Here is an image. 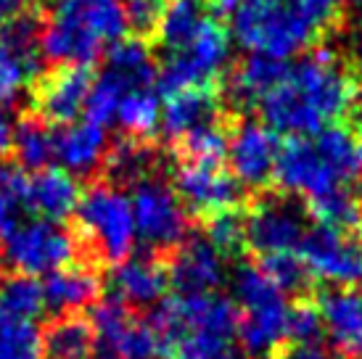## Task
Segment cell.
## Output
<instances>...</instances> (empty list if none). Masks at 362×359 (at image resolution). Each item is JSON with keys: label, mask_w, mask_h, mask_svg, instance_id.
<instances>
[{"label": "cell", "mask_w": 362, "mask_h": 359, "mask_svg": "<svg viewBox=\"0 0 362 359\" xmlns=\"http://www.w3.org/2000/svg\"><path fill=\"white\" fill-rule=\"evenodd\" d=\"M352 98L349 66L331 50H315L296 64H286L257 106L275 132L315 135L341 119L352 109Z\"/></svg>", "instance_id": "obj_1"}, {"label": "cell", "mask_w": 362, "mask_h": 359, "mask_svg": "<svg viewBox=\"0 0 362 359\" xmlns=\"http://www.w3.org/2000/svg\"><path fill=\"white\" fill-rule=\"evenodd\" d=\"M346 0H243L233 32L243 50L286 61L341 21Z\"/></svg>", "instance_id": "obj_2"}, {"label": "cell", "mask_w": 362, "mask_h": 359, "mask_svg": "<svg viewBox=\"0 0 362 359\" xmlns=\"http://www.w3.org/2000/svg\"><path fill=\"white\" fill-rule=\"evenodd\" d=\"M272 177L286 193L307 201L349 188L362 177V143L339 124L315 135H293L278 153Z\"/></svg>", "instance_id": "obj_3"}, {"label": "cell", "mask_w": 362, "mask_h": 359, "mask_svg": "<svg viewBox=\"0 0 362 359\" xmlns=\"http://www.w3.org/2000/svg\"><path fill=\"white\" fill-rule=\"evenodd\" d=\"M161 354L170 359H220L235 339L238 312L220 293H177L153 314Z\"/></svg>", "instance_id": "obj_4"}, {"label": "cell", "mask_w": 362, "mask_h": 359, "mask_svg": "<svg viewBox=\"0 0 362 359\" xmlns=\"http://www.w3.org/2000/svg\"><path fill=\"white\" fill-rule=\"evenodd\" d=\"M124 32L122 0H56L40 30V53L56 66H88Z\"/></svg>", "instance_id": "obj_5"}, {"label": "cell", "mask_w": 362, "mask_h": 359, "mask_svg": "<svg viewBox=\"0 0 362 359\" xmlns=\"http://www.w3.org/2000/svg\"><path fill=\"white\" fill-rule=\"evenodd\" d=\"M238 325L235 336L252 357H267L288 339V299L286 290L262 267L243 264L233 278Z\"/></svg>", "instance_id": "obj_6"}, {"label": "cell", "mask_w": 362, "mask_h": 359, "mask_svg": "<svg viewBox=\"0 0 362 359\" xmlns=\"http://www.w3.org/2000/svg\"><path fill=\"white\" fill-rule=\"evenodd\" d=\"M230 61V37L217 19H206L177 45L161 50L159 85L167 93L209 88L222 77Z\"/></svg>", "instance_id": "obj_7"}, {"label": "cell", "mask_w": 362, "mask_h": 359, "mask_svg": "<svg viewBox=\"0 0 362 359\" xmlns=\"http://www.w3.org/2000/svg\"><path fill=\"white\" fill-rule=\"evenodd\" d=\"M74 211L93 254H98L103 261H122L130 257L138 243V233L127 193L111 182H98L80 196Z\"/></svg>", "instance_id": "obj_8"}, {"label": "cell", "mask_w": 362, "mask_h": 359, "mask_svg": "<svg viewBox=\"0 0 362 359\" xmlns=\"http://www.w3.org/2000/svg\"><path fill=\"white\" fill-rule=\"evenodd\" d=\"M156 69L148 45L141 40H117L109 48L106 66L93 80L90 95L85 103V117L98 124H109L114 119V111L119 106V100L135 88L153 85Z\"/></svg>", "instance_id": "obj_9"}, {"label": "cell", "mask_w": 362, "mask_h": 359, "mask_svg": "<svg viewBox=\"0 0 362 359\" xmlns=\"http://www.w3.org/2000/svg\"><path fill=\"white\" fill-rule=\"evenodd\" d=\"M135 233L146 249L170 251L177 249L188 235V209L180 201L177 190L164 180L143 177L135 182L130 196Z\"/></svg>", "instance_id": "obj_10"}, {"label": "cell", "mask_w": 362, "mask_h": 359, "mask_svg": "<svg viewBox=\"0 0 362 359\" xmlns=\"http://www.w3.org/2000/svg\"><path fill=\"white\" fill-rule=\"evenodd\" d=\"M90 325L95 339L93 359H156L161 354L153 322L135 317L114 296L93 310Z\"/></svg>", "instance_id": "obj_11"}, {"label": "cell", "mask_w": 362, "mask_h": 359, "mask_svg": "<svg viewBox=\"0 0 362 359\" xmlns=\"http://www.w3.org/2000/svg\"><path fill=\"white\" fill-rule=\"evenodd\" d=\"M6 259L24 275H51L71 264L77 240L53 220L19 222L6 233Z\"/></svg>", "instance_id": "obj_12"}, {"label": "cell", "mask_w": 362, "mask_h": 359, "mask_svg": "<svg viewBox=\"0 0 362 359\" xmlns=\"http://www.w3.org/2000/svg\"><path fill=\"white\" fill-rule=\"evenodd\" d=\"M296 254L310 278L339 288L362 283V243L354 240L344 228H307Z\"/></svg>", "instance_id": "obj_13"}, {"label": "cell", "mask_w": 362, "mask_h": 359, "mask_svg": "<svg viewBox=\"0 0 362 359\" xmlns=\"http://www.w3.org/2000/svg\"><path fill=\"white\" fill-rule=\"evenodd\" d=\"M40 30L24 13L0 30V106L19 100L40 74Z\"/></svg>", "instance_id": "obj_14"}, {"label": "cell", "mask_w": 362, "mask_h": 359, "mask_svg": "<svg viewBox=\"0 0 362 359\" xmlns=\"http://www.w3.org/2000/svg\"><path fill=\"white\" fill-rule=\"evenodd\" d=\"M307 233L304 211L286 199H267L257 204L243 220V243L262 259L275 254H296Z\"/></svg>", "instance_id": "obj_15"}, {"label": "cell", "mask_w": 362, "mask_h": 359, "mask_svg": "<svg viewBox=\"0 0 362 359\" xmlns=\"http://www.w3.org/2000/svg\"><path fill=\"white\" fill-rule=\"evenodd\" d=\"M281 143L272 127L262 122H241L228 138L225 156L230 161V175L241 188H264L275 175Z\"/></svg>", "instance_id": "obj_16"}, {"label": "cell", "mask_w": 362, "mask_h": 359, "mask_svg": "<svg viewBox=\"0 0 362 359\" xmlns=\"http://www.w3.org/2000/svg\"><path fill=\"white\" fill-rule=\"evenodd\" d=\"M175 190L185 209L211 217L220 211H230L241 204V185L230 172H225L220 164H196L182 161V167L175 175Z\"/></svg>", "instance_id": "obj_17"}, {"label": "cell", "mask_w": 362, "mask_h": 359, "mask_svg": "<svg viewBox=\"0 0 362 359\" xmlns=\"http://www.w3.org/2000/svg\"><path fill=\"white\" fill-rule=\"evenodd\" d=\"M109 156V138L98 122L88 117L82 122H66L53 132V159L69 175H90Z\"/></svg>", "instance_id": "obj_18"}, {"label": "cell", "mask_w": 362, "mask_h": 359, "mask_svg": "<svg viewBox=\"0 0 362 359\" xmlns=\"http://www.w3.org/2000/svg\"><path fill=\"white\" fill-rule=\"evenodd\" d=\"M170 280L180 293H209L225 280V254L206 238L180 243L172 259Z\"/></svg>", "instance_id": "obj_19"}, {"label": "cell", "mask_w": 362, "mask_h": 359, "mask_svg": "<svg viewBox=\"0 0 362 359\" xmlns=\"http://www.w3.org/2000/svg\"><path fill=\"white\" fill-rule=\"evenodd\" d=\"M93 77L88 66H59L37 88V109L51 122H74L85 111Z\"/></svg>", "instance_id": "obj_20"}, {"label": "cell", "mask_w": 362, "mask_h": 359, "mask_svg": "<svg viewBox=\"0 0 362 359\" xmlns=\"http://www.w3.org/2000/svg\"><path fill=\"white\" fill-rule=\"evenodd\" d=\"M320 325L328 333L333 349L362 357V293L352 288H336L322 293L317 304Z\"/></svg>", "instance_id": "obj_21"}, {"label": "cell", "mask_w": 362, "mask_h": 359, "mask_svg": "<svg viewBox=\"0 0 362 359\" xmlns=\"http://www.w3.org/2000/svg\"><path fill=\"white\" fill-rule=\"evenodd\" d=\"M217 98L209 93V88H188L170 93L167 103L161 106L159 127L170 140L188 138L191 132L217 124Z\"/></svg>", "instance_id": "obj_22"}, {"label": "cell", "mask_w": 362, "mask_h": 359, "mask_svg": "<svg viewBox=\"0 0 362 359\" xmlns=\"http://www.w3.org/2000/svg\"><path fill=\"white\" fill-rule=\"evenodd\" d=\"M170 283L167 269L151 257H127L111 275L114 299L124 307H153Z\"/></svg>", "instance_id": "obj_23"}, {"label": "cell", "mask_w": 362, "mask_h": 359, "mask_svg": "<svg viewBox=\"0 0 362 359\" xmlns=\"http://www.w3.org/2000/svg\"><path fill=\"white\" fill-rule=\"evenodd\" d=\"M80 201V188L74 175L66 170H37V175L27 180V209L40 214L42 220L61 222L74 214Z\"/></svg>", "instance_id": "obj_24"}, {"label": "cell", "mask_w": 362, "mask_h": 359, "mask_svg": "<svg viewBox=\"0 0 362 359\" xmlns=\"http://www.w3.org/2000/svg\"><path fill=\"white\" fill-rule=\"evenodd\" d=\"M98 288L101 283L93 269L66 264L48 275V283L42 286V296H45V307L66 314L93 304L98 296Z\"/></svg>", "instance_id": "obj_25"}, {"label": "cell", "mask_w": 362, "mask_h": 359, "mask_svg": "<svg viewBox=\"0 0 362 359\" xmlns=\"http://www.w3.org/2000/svg\"><path fill=\"white\" fill-rule=\"evenodd\" d=\"M286 61L278 59H267V56H257V53H249V59L238 64L235 71L230 77V88H228V95H230L233 103H238L243 109L249 106H257L264 93L275 85V80L281 77Z\"/></svg>", "instance_id": "obj_26"}, {"label": "cell", "mask_w": 362, "mask_h": 359, "mask_svg": "<svg viewBox=\"0 0 362 359\" xmlns=\"http://www.w3.org/2000/svg\"><path fill=\"white\" fill-rule=\"evenodd\" d=\"M95 339L85 317H59L42 333V359H93Z\"/></svg>", "instance_id": "obj_27"}, {"label": "cell", "mask_w": 362, "mask_h": 359, "mask_svg": "<svg viewBox=\"0 0 362 359\" xmlns=\"http://www.w3.org/2000/svg\"><path fill=\"white\" fill-rule=\"evenodd\" d=\"M159 117H161L159 95H156L153 85H146V88L130 90L119 100V106L114 111V119L111 122H117L130 138L146 140L156 132Z\"/></svg>", "instance_id": "obj_28"}, {"label": "cell", "mask_w": 362, "mask_h": 359, "mask_svg": "<svg viewBox=\"0 0 362 359\" xmlns=\"http://www.w3.org/2000/svg\"><path fill=\"white\" fill-rule=\"evenodd\" d=\"M45 310L42 286L32 275L16 272L0 278V317L3 319H32Z\"/></svg>", "instance_id": "obj_29"}, {"label": "cell", "mask_w": 362, "mask_h": 359, "mask_svg": "<svg viewBox=\"0 0 362 359\" xmlns=\"http://www.w3.org/2000/svg\"><path fill=\"white\" fill-rule=\"evenodd\" d=\"M19 164L30 170H42L53 159V132L45 119H21L13 127V143Z\"/></svg>", "instance_id": "obj_30"}, {"label": "cell", "mask_w": 362, "mask_h": 359, "mask_svg": "<svg viewBox=\"0 0 362 359\" xmlns=\"http://www.w3.org/2000/svg\"><path fill=\"white\" fill-rule=\"evenodd\" d=\"M0 359H42V333L32 319L0 317Z\"/></svg>", "instance_id": "obj_31"}, {"label": "cell", "mask_w": 362, "mask_h": 359, "mask_svg": "<svg viewBox=\"0 0 362 359\" xmlns=\"http://www.w3.org/2000/svg\"><path fill=\"white\" fill-rule=\"evenodd\" d=\"M310 209L320 220V225H331V228H349L362 217L360 199L349 188L331 190L320 199L310 201Z\"/></svg>", "instance_id": "obj_32"}, {"label": "cell", "mask_w": 362, "mask_h": 359, "mask_svg": "<svg viewBox=\"0 0 362 359\" xmlns=\"http://www.w3.org/2000/svg\"><path fill=\"white\" fill-rule=\"evenodd\" d=\"M27 209V177L11 164H0V235L21 222Z\"/></svg>", "instance_id": "obj_33"}, {"label": "cell", "mask_w": 362, "mask_h": 359, "mask_svg": "<svg viewBox=\"0 0 362 359\" xmlns=\"http://www.w3.org/2000/svg\"><path fill=\"white\" fill-rule=\"evenodd\" d=\"M106 159H109L111 175L122 182H138V180L148 177L153 170L151 148H146L138 138H132L130 143H119Z\"/></svg>", "instance_id": "obj_34"}, {"label": "cell", "mask_w": 362, "mask_h": 359, "mask_svg": "<svg viewBox=\"0 0 362 359\" xmlns=\"http://www.w3.org/2000/svg\"><path fill=\"white\" fill-rule=\"evenodd\" d=\"M225 148H228V138H225L220 124L202 127V130L191 132L188 138L180 140L182 159L196 161V164H222Z\"/></svg>", "instance_id": "obj_35"}, {"label": "cell", "mask_w": 362, "mask_h": 359, "mask_svg": "<svg viewBox=\"0 0 362 359\" xmlns=\"http://www.w3.org/2000/svg\"><path fill=\"white\" fill-rule=\"evenodd\" d=\"M206 240L222 254H230L243 243V220L235 214V209L211 214L206 225Z\"/></svg>", "instance_id": "obj_36"}, {"label": "cell", "mask_w": 362, "mask_h": 359, "mask_svg": "<svg viewBox=\"0 0 362 359\" xmlns=\"http://www.w3.org/2000/svg\"><path fill=\"white\" fill-rule=\"evenodd\" d=\"M262 269L270 275L286 293L288 290H299L307 283V269H304L299 254H275V257H264Z\"/></svg>", "instance_id": "obj_37"}, {"label": "cell", "mask_w": 362, "mask_h": 359, "mask_svg": "<svg viewBox=\"0 0 362 359\" xmlns=\"http://www.w3.org/2000/svg\"><path fill=\"white\" fill-rule=\"evenodd\" d=\"M164 6H167V0H122L127 27H135L138 32L156 30Z\"/></svg>", "instance_id": "obj_38"}, {"label": "cell", "mask_w": 362, "mask_h": 359, "mask_svg": "<svg viewBox=\"0 0 362 359\" xmlns=\"http://www.w3.org/2000/svg\"><path fill=\"white\" fill-rule=\"evenodd\" d=\"M320 333L322 325L317 307H310V304L291 307V312H288V339H293L296 343L299 341H317Z\"/></svg>", "instance_id": "obj_39"}, {"label": "cell", "mask_w": 362, "mask_h": 359, "mask_svg": "<svg viewBox=\"0 0 362 359\" xmlns=\"http://www.w3.org/2000/svg\"><path fill=\"white\" fill-rule=\"evenodd\" d=\"M281 359H346V354H341L339 349L325 346V343H320V339H317V341H299V343H293Z\"/></svg>", "instance_id": "obj_40"}, {"label": "cell", "mask_w": 362, "mask_h": 359, "mask_svg": "<svg viewBox=\"0 0 362 359\" xmlns=\"http://www.w3.org/2000/svg\"><path fill=\"white\" fill-rule=\"evenodd\" d=\"M13 114L8 111V106H0V159L11 151V143H13Z\"/></svg>", "instance_id": "obj_41"}, {"label": "cell", "mask_w": 362, "mask_h": 359, "mask_svg": "<svg viewBox=\"0 0 362 359\" xmlns=\"http://www.w3.org/2000/svg\"><path fill=\"white\" fill-rule=\"evenodd\" d=\"M30 3L32 0H0V21L6 24V21L21 16L24 11L30 8Z\"/></svg>", "instance_id": "obj_42"}, {"label": "cell", "mask_w": 362, "mask_h": 359, "mask_svg": "<svg viewBox=\"0 0 362 359\" xmlns=\"http://www.w3.org/2000/svg\"><path fill=\"white\" fill-rule=\"evenodd\" d=\"M243 0H204V6L220 11V13H235Z\"/></svg>", "instance_id": "obj_43"}, {"label": "cell", "mask_w": 362, "mask_h": 359, "mask_svg": "<svg viewBox=\"0 0 362 359\" xmlns=\"http://www.w3.org/2000/svg\"><path fill=\"white\" fill-rule=\"evenodd\" d=\"M352 103H354V122H357V138L362 143V82H360V90L354 93Z\"/></svg>", "instance_id": "obj_44"}, {"label": "cell", "mask_w": 362, "mask_h": 359, "mask_svg": "<svg viewBox=\"0 0 362 359\" xmlns=\"http://www.w3.org/2000/svg\"><path fill=\"white\" fill-rule=\"evenodd\" d=\"M220 359H243V357H228V354H225V357H220Z\"/></svg>", "instance_id": "obj_45"}, {"label": "cell", "mask_w": 362, "mask_h": 359, "mask_svg": "<svg viewBox=\"0 0 362 359\" xmlns=\"http://www.w3.org/2000/svg\"><path fill=\"white\" fill-rule=\"evenodd\" d=\"M0 261H3V249H0Z\"/></svg>", "instance_id": "obj_46"}, {"label": "cell", "mask_w": 362, "mask_h": 359, "mask_svg": "<svg viewBox=\"0 0 362 359\" xmlns=\"http://www.w3.org/2000/svg\"><path fill=\"white\" fill-rule=\"evenodd\" d=\"M360 40H362V32H360Z\"/></svg>", "instance_id": "obj_47"}, {"label": "cell", "mask_w": 362, "mask_h": 359, "mask_svg": "<svg viewBox=\"0 0 362 359\" xmlns=\"http://www.w3.org/2000/svg\"><path fill=\"white\" fill-rule=\"evenodd\" d=\"M360 243H362V240H360Z\"/></svg>", "instance_id": "obj_48"}]
</instances>
